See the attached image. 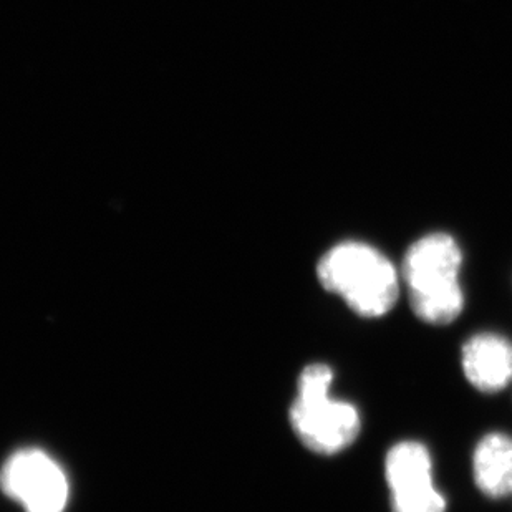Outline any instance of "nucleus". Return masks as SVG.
Wrapping results in <instances>:
<instances>
[{"instance_id":"f257e3e1","label":"nucleus","mask_w":512,"mask_h":512,"mask_svg":"<svg viewBox=\"0 0 512 512\" xmlns=\"http://www.w3.org/2000/svg\"><path fill=\"white\" fill-rule=\"evenodd\" d=\"M461 266L463 252L450 234L435 232L411 244L403 259V279L418 319L431 325L458 319L464 307Z\"/></svg>"},{"instance_id":"f03ea898","label":"nucleus","mask_w":512,"mask_h":512,"mask_svg":"<svg viewBox=\"0 0 512 512\" xmlns=\"http://www.w3.org/2000/svg\"><path fill=\"white\" fill-rule=\"evenodd\" d=\"M325 290L337 294L348 307L367 319L387 315L400 294L398 272L385 254L360 241L340 242L317 266Z\"/></svg>"},{"instance_id":"7ed1b4c3","label":"nucleus","mask_w":512,"mask_h":512,"mask_svg":"<svg viewBox=\"0 0 512 512\" xmlns=\"http://www.w3.org/2000/svg\"><path fill=\"white\" fill-rule=\"evenodd\" d=\"M334 370L325 363H312L300 373L297 397L290 408L295 435L317 455L332 456L353 445L362 430L358 408L330 397Z\"/></svg>"},{"instance_id":"20e7f679","label":"nucleus","mask_w":512,"mask_h":512,"mask_svg":"<svg viewBox=\"0 0 512 512\" xmlns=\"http://www.w3.org/2000/svg\"><path fill=\"white\" fill-rule=\"evenodd\" d=\"M0 486L25 512H63L70 493L63 469L40 450L10 456L0 471Z\"/></svg>"},{"instance_id":"39448f33","label":"nucleus","mask_w":512,"mask_h":512,"mask_svg":"<svg viewBox=\"0 0 512 512\" xmlns=\"http://www.w3.org/2000/svg\"><path fill=\"white\" fill-rule=\"evenodd\" d=\"M393 512H446V499L433 484L430 451L418 441H401L385 459Z\"/></svg>"},{"instance_id":"423d86ee","label":"nucleus","mask_w":512,"mask_h":512,"mask_svg":"<svg viewBox=\"0 0 512 512\" xmlns=\"http://www.w3.org/2000/svg\"><path fill=\"white\" fill-rule=\"evenodd\" d=\"M464 377L479 392L498 393L512 382V342L494 332L476 334L461 352Z\"/></svg>"},{"instance_id":"0eeeda50","label":"nucleus","mask_w":512,"mask_h":512,"mask_svg":"<svg viewBox=\"0 0 512 512\" xmlns=\"http://www.w3.org/2000/svg\"><path fill=\"white\" fill-rule=\"evenodd\" d=\"M474 483L488 498L512 494V436L489 433L479 440L473 455Z\"/></svg>"}]
</instances>
